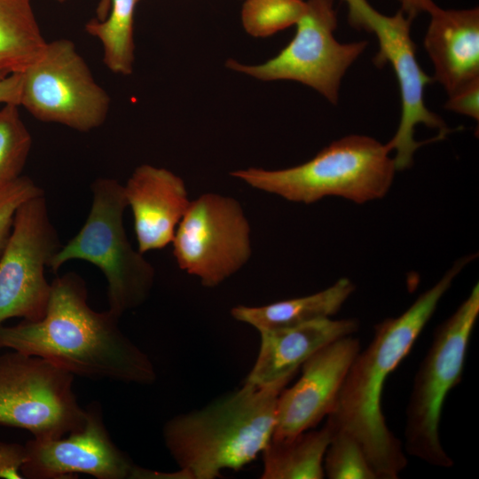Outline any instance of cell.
<instances>
[{
  "label": "cell",
  "mask_w": 479,
  "mask_h": 479,
  "mask_svg": "<svg viewBox=\"0 0 479 479\" xmlns=\"http://www.w3.org/2000/svg\"><path fill=\"white\" fill-rule=\"evenodd\" d=\"M84 280L75 272L57 277L43 317L0 325V349L46 358L74 376L150 385L157 378L146 353L121 330L120 316L88 304Z\"/></svg>",
  "instance_id": "cell-1"
},
{
  "label": "cell",
  "mask_w": 479,
  "mask_h": 479,
  "mask_svg": "<svg viewBox=\"0 0 479 479\" xmlns=\"http://www.w3.org/2000/svg\"><path fill=\"white\" fill-rule=\"evenodd\" d=\"M472 258L474 255L455 262L401 315L374 326L371 342L353 359L335 406L326 417L333 432L341 430L357 440L378 479H397L408 461L402 443L389 428L383 414L386 380L410 352L441 298Z\"/></svg>",
  "instance_id": "cell-2"
},
{
  "label": "cell",
  "mask_w": 479,
  "mask_h": 479,
  "mask_svg": "<svg viewBox=\"0 0 479 479\" xmlns=\"http://www.w3.org/2000/svg\"><path fill=\"white\" fill-rule=\"evenodd\" d=\"M294 376L268 385L245 381L203 406L163 426L170 456L190 479H215L256 459L271 439L280 392Z\"/></svg>",
  "instance_id": "cell-3"
},
{
  "label": "cell",
  "mask_w": 479,
  "mask_h": 479,
  "mask_svg": "<svg viewBox=\"0 0 479 479\" xmlns=\"http://www.w3.org/2000/svg\"><path fill=\"white\" fill-rule=\"evenodd\" d=\"M387 144L364 135L332 142L306 162L287 169L247 168L231 176L288 201L311 204L338 196L362 204L382 198L397 170Z\"/></svg>",
  "instance_id": "cell-4"
},
{
  "label": "cell",
  "mask_w": 479,
  "mask_h": 479,
  "mask_svg": "<svg viewBox=\"0 0 479 479\" xmlns=\"http://www.w3.org/2000/svg\"><path fill=\"white\" fill-rule=\"evenodd\" d=\"M91 208L83 226L61 246L49 268L57 272L74 259L97 266L107 281L108 310L121 317L147 300L155 271L127 237L123 185L115 179L98 178L91 184Z\"/></svg>",
  "instance_id": "cell-5"
},
{
  "label": "cell",
  "mask_w": 479,
  "mask_h": 479,
  "mask_svg": "<svg viewBox=\"0 0 479 479\" xmlns=\"http://www.w3.org/2000/svg\"><path fill=\"white\" fill-rule=\"evenodd\" d=\"M479 316V285L439 325L414 375L405 409L404 450L435 467H450L452 459L440 438V420L449 392L461 381L470 338Z\"/></svg>",
  "instance_id": "cell-6"
},
{
  "label": "cell",
  "mask_w": 479,
  "mask_h": 479,
  "mask_svg": "<svg viewBox=\"0 0 479 479\" xmlns=\"http://www.w3.org/2000/svg\"><path fill=\"white\" fill-rule=\"evenodd\" d=\"M74 377L42 357L0 354V425L26 429L37 439L80 430L86 409L74 392Z\"/></svg>",
  "instance_id": "cell-7"
},
{
  "label": "cell",
  "mask_w": 479,
  "mask_h": 479,
  "mask_svg": "<svg viewBox=\"0 0 479 479\" xmlns=\"http://www.w3.org/2000/svg\"><path fill=\"white\" fill-rule=\"evenodd\" d=\"M110 105V96L69 39L47 41L22 72L20 106L41 122L88 132L105 122Z\"/></svg>",
  "instance_id": "cell-8"
},
{
  "label": "cell",
  "mask_w": 479,
  "mask_h": 479,
  "mask_svg": "<svg viewBox=\"0 0 479 479\" xmlns=\"http://www.w3.org/2000/svg\"><path fill=\"white\" fill-rule=\"evenodd\" d=\"M290 43L275 57L256 65L228 59L226 67L263 82L289 80L307 85L335 105L341 82L368 43L336 40L334 0H305Z\"/></svg>",
  "instance_id": "cell-9"
},
{
  "label": "cell",
  "mask_w": 479,
  "mask_h": 479,
  "mask_svg": "<svg viewBox=\"0 0 479 479\" xmlns=\"http://www.w3.org/2000/svg\"><path fill=\"white\" fill-rule=\"evenodd\" d=\"M171 243L178 267L206 287L233 276L252 255L250 224L240 202L216 192L191 200Z\"/></svg>",
  "instance_id": "cell-10"
},
{
  "label": "cell",
  "mask_w": 479,
  "mask_h": 479,
  "mask_svg": "<svg viewBox=\"0 0 479 479\" xmlns=\"http://www.w3.org/2000/svg\"><path fill=\"white\" fill-rule=\"evenodd\" d=\"M349 7V20L376 35L380 50L374 63L381 67L389 62L396 75L401 96V118L394 137L387 143L395 151L397 170L409 168L415 151L424 143L414 139L415 127L423 124L439 130L445 137L444 122L425 105V88L434 79L420 67L416 48L411 37L412 20L401 10L393 16L384 15L366 0H344Z\"/></svg>",
  "instance_id": "cell-11"
},
{
  "label": "cell",
  "mask_w": 479,
  "mask_h": 479,
  "mask_svg": "<svg viewBox=\"0 0 479 479\" xmlns=\"http://www.w3.org/2000/svg\"><path fill=\"white\" fill-rule=\"evenodd\" d=\"M61 246L44 192L25 200L0 257V325L12 318L43 317L51 292L45 269Z\"/></svg>",
  "instance_id": "cell-12"
},
{
  "label": "cell",
  "mask_w": 479,
  "mask_h": 479,
  "mask_svg": "<svg viewBox=\"0 0 479 479\" xmlns=\"http://www.w3.org/2000/svg\"><path fill=\"white\" fill-rule=\"evenodd\" d=\"M83 427L65 437L33 438L26 443L23 478H75L78 473L98 479H132L136 465L112 441L101 405H87Z\"/></svg>",
  "instance_id": "cell-13"
},
{
  "label": "cell",
  "mask_w": 479,
  "mask_h": 479,
  "mask_svg": "<svg viewBox=\"0 0 479 479\" xmlns=\"http://www.w3.org/2000/svg\"><path fill=\"white\" fill-rule=\"evenodd\" d=\"M361 349L357 338H340L302 365V374L280 392L271 439H283L316 427L334 410L346 373Z\"/></svg>",
  "instance_id": "cell-14"
},
{
  "label": "cell",
  "mask_w": 479,
  "mask_h": 479,
  "mask_svg": "<svg viewBox=\"0 0 479 479\" xmlns=\"http://www.w3.org/2000/svg\"><path fill=\"white\" fill-rule=\"evenodd\" d=\"M123 192L133 215L137 249L145 254L170 244L192 200L183 178L165 168L142 164Z\"/></svg>",
  "instance_id": "cell-15"
},
{
  "label": "cell",
  "mask_w": 479,
  "mask_h": 479,
  "mask_svg": "<svg viewBox=\"0 0 479 479\" xmlns=\"http://www.w3.org/2000/svg\"><path fill=\"white\" fill-rule=\"evenodd\" d=\"M356 318H326L302 325L261 330L256 360L247 382L268 385L294 376L301 365L324 346L358 330Z\"/></svg>",
  "instance_id": "cell-16"
},
{
  "label": "cell",
  "mask_w": 479,
  "mask_h": 479,
  "mask_svg": "<svg viewBox=\"0 0 479 479\" xmlns=\"http://www.w3.org/2000/svg\"><path fill=\"white\" fill-rule=\"evenodd\" d=\"M424 47L437 81L448 95L479 77V9L445 10L436 6Z\"/></svg>",
  "instance_id": "cell-17"
},
{
  "label": "cell",
  "mask_w": 479,
  "mask_h": 479,
  "mask_svg": "<svg viewBox=\"0 0 479 479\" xmlns=\"http://www.w3.org/2000/svg\"><path fill=\"white\" fill-rule=\"evenodd\" d=\"M355 285L347 278L312 294L261 306L238 305L232 317L258 331L290 327L336 314L354 293Z\"/></svg>",
  "instance_id": "cell-18"
},
{
  "label": "cell",
  "mask_w": 479,
  "mask_h": 479,
  "mask_svg": "<svg viewBox=\"0 0 479 479\" xmlns=\"http://www.w3.org/2000/svg\"><path fill=\"white\" fill-rule=\"evenodd\" d=\"M333 435L326 422L283 439H271L263 453L262 479H322L323 461Z\"/></svg>",
  "instance_id": "cell-19"
},
{
  "label": "cell",
  "mask_w": 479,
  "mask_h": 479,
  "mask_svg": "<svg viewBox=\"0 0 479 479\" xmlns=\"http://www.w3.org/2000/svg\"><path fill=\"white\" fill-rule=\"evenodd\" d=\"M46 43L31 0H0V81L23 72Z\"/></svg>",
  "instance_id": "cell-20"
},
{
  "label": "cell",
  "mask_w": 479,
  "mask_h": 479,
  "mask_svg": "<svg viewBox=\"0 0 479 479\" xmlns=\"http://www.w3.org/2000/svg\"><path fill=\"white\" fill-rule=\"evenodd\" d=\"M137 2L111 0V11L106 19L91 20L85 25L86 32L101 43L104 64L116 75H130L133 72L134 12Z\"/></svg>",
  "instance_id": "cell-21"
},
{
  "label": "cell",
  "mask_w": 479,
  "mask_h": 479,
  "mask_svg": "<svg viewBox=\"0 0 479 479\" xmlns=\"http://www.w3.org/2000/svg\"><path fill=\"white\" fill-rule=\"evenodd\" d=\"M31 146L32 137L19 106L4 105L0 109V185L20 177Z\"/></svg>",
  "instance_id": "cell-22"
},
{
  "label": "cell",
  "mask_w": 479,
  "mask_h": 479,
  "mask_svg": "<svg viewBox=\"0 0 479 479\" xmlns=\"http://www.w3.org/2000/svg\"><path fill=\"white\" fill-rule=\"evenodd\" d=\"M305 5V0H245L242 26L252 36L267 37L295 25Z\"/></svg>",
  "instance_id": "cell-23"
},
{
  "label": "cell",
  "mask_w": 479,
  "mask_h": 479,
  "mask_svg": "<svg viewBox=\"0 0 479 479\" xmlns=\"http://www.w3.org/2000/svg\"><path fill=\"white\" fill-rule=\"evenodd\" d=\"M323 467L329 479H378L357 440L341 430L333 432Z\"/></svg>",
  "instance_id": "cell-24"
},
{
  "label": "cell",
  "mask_w": 479,
  "mask_h": 479,
  "mask_svg": "<svg viewBox=\"0 0 479 479\" xmlns=\"http://www.w3.org/2000/svg\"><path fill=\"white\" fill-rule=\"evenodd\" d=\"M43 192L25 176L0 185V257L11 235L17 209L27 199Z\"/></svg>",
  "instance_id": "cell-25"
},
{
  "label": "cell",
  "mask_w": 479,
  "mask_h": 479,
  "mask_svg": "<svg viewBox=\"0 0 479 479\" xmlns=\"http://www.w3.org/2000/svg\"><path fill=\"white\" fill-rule=\"evenodd\" d=\"M445 108L478 121L479 77L475 78L451 95H448Z\"/></svg>",
  "instance_id": "cell-26"
},
{
  "label": "cell",
  "mask_w": 479,
  "mask_h": 479,
  "mask_svg": "<svg viewBox=\"0 0 479 479\" xmlns=\"http://www.w3.org/2000/svg\"><path fill=\"white\" fill-rule=\"evenodd\" d=\"M25 456L24 445L0 442V478L22 479Z\"/></svg>",
  "instance_id": "cell-27"
},
{
  "label": "cell",
  "mask_w": 479,
  "mask_h": 479,
  "mask_svg": "<svg viewBox=\"0 0 479 479\" xmlns=\"http://www.w3.org/2000/svg\"><path fill=\"white\" fill-rule=\"evenodd\" d=\"M21 87L22 72L0 81V104H13L20 106Z\"/></svg>",
  "instance_id": "cell-28"
},
{
  "label": "cell",
  "mask_w": 479,
  "mask_h": 479,
  "mask_svg": "<svg viewBox=\"0 0 479 479\" xmlns=\"http://www.w3.org/2000/svg\"><path fill=\"white\" fill-rule=\"evenodd\" d=\"M401 5L400 10L411 20L421 12L429 13L437 5L433 0H397Z\"/></svg>",
  "instance_id": "cell-29"
},
{
  "label": "cell",
  "mask_w": 479,
  "mask_h": 479,
  "mask_svg": "<svg viewBox=\"0 0 479 479\" xmlns=\"http://www.w3.org/2000/svg\"><path fill=\"white\" fill-rule=\"evenodd\" d=\"M56 1H58L59 3H64V2H66L67 0H56Z\"/></svg>",
  "instance_id": "cell-30"
}]
</instances>
